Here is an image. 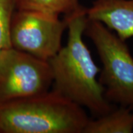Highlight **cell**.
Segmentation results:
<instances>
[{
    "instance_id": "cell-1",
    "label": "cell",
    "mask_w": 133,
    "mask_h": 133,
    "mask_svg": "<svg viewBox=\"0 0 133 133\" xmlns=\"http://www.w3.org/2000/svg\"><path fill=\"white\" fill-rule=\"evenodd\" d=\"M86 10L81 6L64 16L67 42L48 62L52 74V90L98 117L115 107L105 96L104 88L97 78L101 70L83 39L88 22Z\"/></svg>"
},
{
    "instance_id": "cell-2",
    "label": "cell",
    "mask_w": 133,
    "mask_h": 133,
    "mask_svg": "<svg viewBox=\"0 0 133 133\" xmlns=\"http://www.w3.org/2000/svg\"><path fill=\"white\" fill-rule=\"evenodd\" d=\"M89 120L83 107L52 90L0 102V133H83Z\"/></svg>"
},
{
    "instance_id": "cell-3",
    "label": "cell",
    "mask_w": 133,
    "mask_h": 133,
    "mask_svg": "<svg viewBox=\"0 0 133 133\" xmlns=\"http://www.w3.org/2000/svg\"><path fill=\"white\" fill-rule=\"evenodd\" d=\"M84 34L94 44L102 64L99 81L107 99L133 109V57L126 41L96 21L88 20Z\"/></svg>"
},
{
    "instance_id": "cell-4",
    "label": "cell",
    "mask_w": 133,
    "mask_h": 133,
    "mask_svg": "<svg viewBox=\"0 0 133 133\" xmlns=\"http://www.w3.org/2000/svg\"><path fill=\"white\" fill-rule=\"evenodd\" d=\"M49 62L10 47L0 50V102L50 90Z\"/></svg>"
},
{
    "instance_id": "cell-5",
    "label": "cell",
    "mask_w": 133,
    "mask_h": 133,
    "mask_svg": "<svg viewBox=\"0 0 133 133\" xmlns=\"http://www.w3.org/2000/svg\"><path fill=\"white\" fill-rule=\"evenodd\" d=\"M66 29L65 19L59 16L16 10L10 22L13 48L48 62L62 48Z\"/></svg>"
},
{
    "instance_id": "cell-6",
    "label": "cell",
    "mask_w": 133,
    "mask_h": 133,
    "mask_svg": "<svg viewBox=\"0 0 133 133\" xmlns=\"http://www.w3.org/2000/svg\"><path fill=\"white\" fill-rule=\"evenodd\" d=\"M86 13L88 20L104 24L122 40L133 37V0H95Z\"/></svg>"
},
{
    "instance_id": "cell-7",
    "label": "cell",
    "mask_w": 133,
    "mask_h": 133,
    "mask_svg": "<svg viewBox=\"0 0 133 133\" xmlns=\"http://www.w3.org/2000/svg\"><path fill=\"white\" fill-rule=\"evenodd\" d=\"M133 132V109L120 106L106 114L90 119L83 133H131Z\"/></svg>"
},
{
    "instance_id": "cell-8",
    "label": "cell",
    "mask_w": 133,
    "mask_h": 133,
    "mask_svg": "<svg viewBox=\"0 0 133 133\" xmlns=\"http://www.w3.org/2000/svg\"><path fill=\"white\" fill-rule=\"evenodd\" d=\"M15 9L60 16L69 15L81 5L79 0H14Z\"/></svg>"
},
{
    "instance_id": "cell-9",
    "label": "cell",
    "mask_w": 133,
    "mask_h": 133,
    "mask_svg": "<svg viewBox=\"0 0 133 133\" xmlns=\"http://www.w3.org/2000/svg\"><path fill=\"white\" fill-rule=\"evenodd\" d=\"M15 10L14 0H0V50L12 47L10 22Z\"/></svg>"
},
{
    "instance_id": "cell-10",
    "label": "cell",
    "mask_w": 133,
    "mask_h": 133,
    "mask_svg": "<svg viewBox=\"0 0 133 133\" xmlns=\"http://www.w3.org/2000/svg\"></svg>"
}]
</instances>
